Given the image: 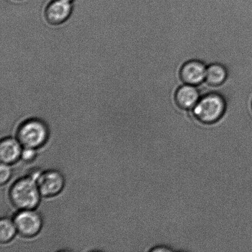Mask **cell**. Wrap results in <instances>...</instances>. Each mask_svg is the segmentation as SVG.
<instances>
[{"instance_id": "cell-1", "label": "cell", "mask_w": 252, "mask_h": 252, "mask_svg": "<svg viewBox=\"0 0 252 252\" xmlns=\"http://www.w3.org/2000/svg\"><path fill=\"white\" fill-rule=\"evenodd\" d=\"M227 110L225 98L216 91L203 94L191 110L195 120L199 124L211 126L223 120Z\"/></svg>"}, {"instance_id": "cell-2", "label": "cell", "mask_w": 252, "mask_h": 252, "mask_svg": "<svg viewBox=\"0 0 252 252\" xmlns=\"http://www.w3.org/2000/svg\"><path fill=\"white\" fill-rule=\"evenodd\" d=\"M9 196L11 203L19 211L35 209L42 196L36 180L29 175L16 180L12 185Z\"/></svg>"}, {"instance_id": "cell-3", "label": "cell", "mask_w": 252, "mask_h": 252, "mask_svg": "<svg viewBox=\"0 0 252 252\" xmlns=\"http://www.w3.org/2000/svg\"><path fill=\"white\" fill-rule=\"evenodd\" d=\"M49 137L48 126L36 118L25 121L17 130V138L24 148L38 149L46 144Z\"/></svg>"}, {"instance_id": "cell-4", "label": "cell", "mask_w": 252, "mask_h": 252, "mask_svg": "<svg viewBox=\"0 0 252 252\" xmlns=\"http://www.w3.org/2000/svg\"><path fill=\"white\" fill-rule=\"evenodd\" d=\"M13 220L17 233L24 238H31L38 235L43 227V219L34 209L19 211L15 215Z\"/></svg>"}, {"instance_id": "cell-5", "label": "cell", "mask_w": 252, "mask_h": 252, "mask_svg": "<svg viewBox=\"0 0 252 252\" xmlns=\"http://www.w3.org/2000/svg\"><path fill=\"white\" fill-rule=\"evenodd\" d=\"M36 183L42 196L52 197L63 191L65 180L61 172L57 170H48L41 172Z\"/></svg>"}, {"instance_id": "cell-6", "label": "cell", "mask_w": 252, "mask_h": 252, "mask_svg": "<svg viewBox=\"0 0 252 252\" xmlns=\"http://www.w3.org/2000/svg\"><path fill=\"white\" fill-rule=\"evenodd\" d=\"M207 64L198 59H191L184 63L180 69V76L186 85L199 86L206 80Z\"/></svg>"}, {"instance_id": "cell-7", "label": "cell", "mask_w": 252, "mask_h": 252, "mask_svg": "<svg viewBox=\"0 0 252 252\" xmlns=\"http://www.w3.org/2000/svg\"><path fill=\"white\" fill-rule=\"evenodd\" d=\"M71 2L65 0H53L44 11V17L49 24L58 26L65 22L71 13Z\"/></svg>"}, {"instance_id": "cell-8", "label": "cell", "mask_w": 252, "mask_h": 252, "mask_svg": "<svg viewBox=\"0 0 252 252\" xmlns=\"http://www.w3.org/2000/svg\"><path fill=\"white\" fill-rule=\"evenodd\" d=\"M202 96L197 86L183 84L177 89L175 94V102L182 110L191 111Z\"/></svg>"}, {"instance_id": "cell-9", "label": "cell", "mask_w": 252, "mask_h": 252, "mask_svg": "<svg viewBox=\"0 0 252 252\" xmlns=\"http://www.w3.org/2000/svg\"><path fill=\"white\" fill-rule=\"evenodd\" d=\"M24 147L17 138L7 137L0 142V160L1 162L11 165L21 159Z\"/></svg>"}, {"instance_id": "cell-10", "label": "cell", "mask_w": 252, "mask_h": 252, "mask_svg": "<svg viewBox=\"0 0 252 252\" xmlns=\"http://www.w3.org/2000/svg\"><path fill=\"white\" fill-rule=\"evenodd\" d=\"M228 71L223 64L215 63L207 65L205 83L211 87L223 85L228 78Z\"/></svg>"}, {"instance_id": "cell-11", "label": "cell", "mask_w": 252, "mask_h": 252, "mask_svg": "<svg viewBox=\"0 0 252 252\" xmlns=\"http://www.w3.org/2000/svg\"><path fill=\"white\" fill-rule=\"evenodd\" d=\"M17 233V228L13 220L4 217L0 221V242L6 244L14 238Z\"/></svg>"}, {"instance_id": "cell-12", "label": "cell", "mask_w": 252, "mask_h": 252, "mask_svg": "<svg viewBox=\"0 0 252 252\" xmlns=\"http://www.w3.org/2000/svg\"><path fill=\"white\" fill-rule=\"evenodd\" d=\"M12 175L10 165L1 162L0 165V183L1 185L6 184L11 179Z\"/></svg>"}, {"instance_id": "cell-13", "label": "cell", "mask_w": 252, "mask_h": 252, "mask_svg": "<svg viewBox=\"0 0 252 252\" xmlns=\"http://www.w3.org/2000/svg\"><path fill=\"white\" fill-rule=\"evenodd\" d=\"M36 150L32 148H24L22 150L21 159L26 162H31L35 159Z\"/></svg>"}, {"instance_id": "cell-14", "label": "cell", "mask_w": 252, "mask_h": 252, "mask_svg": "<svg viewBox=\"0 0 252 252\" xmlns=\"http://www.w3.org/2000/svg\"><path fill=\"white\" fill-rule=\"evenodd\" d=\"M65 1H69V2H71V1H73V0H65Z\"/></svg>"}, {"instance_id": "cell-15", "label": "cell", "mask_w": 252, "mask_h": 252, "mask_svg": "<svg viewBox=\"0 0 252 252\" xmlns=\"http://www.w3.org/2000/svg\"></svg>"}]
</instances>
